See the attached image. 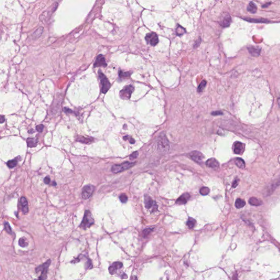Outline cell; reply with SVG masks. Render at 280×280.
I'll list each match as a JSON object with an SVG mask.
<instances>
[{
	"label": "cell",
	"mask_w": 280,
	"mask_h": 280,
	"mask_svg": "<svg viewBox=\"0 0 280 280\" xmlns=\"http://www.w3.org/2000/svg\"><path fill=\"white\" fill-rule=\"evenodd\" d=\"M145 39L147 43L150 44L152 46H156L159 42L158 35L154 32H150L147 34Z\"/></svg>",
	"instance_id": "obj_6"
},
{
	"label": "cell",
	"mask_w": 280,
	"mask_h": 280,
	"mask_svg": "<svg viewBox=\"0 0 280 280\" xmlns=\"http://www.w3.org/2000/svg\"><path fill=\"white\" fill-rule=\"evenodd\" d=\"M158 146V148L163 152H165L169 149V144H168L167 139L165 136L160 137L159 139Z\"/></svg>",
	"instance_id": "obj_8"
},
{
	"label": "cell",
	"mask_w": 280,
	"mask_h": 280,
	"mask_svg": "<svg viewBox=\"0 0 280 280\" xmlns=\"http://www.w3.org/2000/svg\"><path fill=\"white\" fill-rule=\"evenodd\" d=\"M212 115H221L223 114V113H222L221 111H215V112H212Z\"/></svg>",
	"instance_id": "obj_42"
},
{
	"label": "cell",
	"mask_w": 280,
	"mask_h": 280,
	"mask_svg": "<svg viewBox=\"0 0 280 280\" xmlns=\"http://www.w3.org/2000/svg\"><path fill=\"white\" fill-rule=\"evenodd\" d=\"M119 199L123 203H126L128 201V197L125 194H122L119 197Z\"/></svg>",
	"instance_id": "obj_36"
},
{
	"label": "cell",
	"mask_w": 280,
	"mask_h": 280,
	"mask_svg": "<svg viewBox=\"0 0 280 280\" xmlns=\"http://www.w3.org/2000/svg\"><path fill=\"white\" fill-rule=\"evenodd\" d=\"M51 263L50 260H47L46 263L44 264L38 266V267L36 269V273H38L39 271H41V276L39 277V279L40 280H45L47 277V273H48V269L49 266Z\"/></svg>",
	"instance_id": "obj_4"
},
{
	"label": "cell",
	"mask_w": 280,
	"mask_h": 280,
	"mask_svg": "<svg viewBox=\"0 0 280 280\" xmlns=\"http://www.w3.org/2000/svg\"><path fill=\"white\" fill-rule=\"evenodd\" d=\"M190 157L192 160L197 163H201L203 159V155L199 151H193L190 153Z\"/></svg>",
	"instance_id": "obj_10"
},
{
	"label": "cell",
	"mask_w": 280,
	"mask_h": 280,
	"mask_svg": "<svg viewBox=\"0 0 280 280\" xmlns=\"http://www.w3.org/2000/svg\"><path fill=\"white\" fill-rule=\"evenodd\" d=\"M247 11L251 13H255L257 11V7L256 4L253 2H250L247 6Z\"/></svg>",
	"instance_id": "obj_22"
},
{
	"label": "cell",
	"mask_w": 280,
	"mask_h": 280,
	"mask_svg": "<svg viewBox=\"0 0 280 280\" xmlns=\"http://www.w3.org/2000/svg\"><path fill=\"white\" fill-rule=\"evenodd\" d=\"M95 187L92 185H87L84 186L82 190V198L84 200H87L89 198L94 192Z\"/></svg>",
	"instance_id": "obj_7"
},
{
	"label": "cell",
	"mask_w": 280,
	"mask_h": 280,
	"mask_svg": "<svg viewBox=\"0 0 280 280\" xmlns=\"http://www.w3.org/2000/svg\"><path fill=\"white\" fill-rule=\"evenodd\" d=\"M248 50L252 56H258L260 52V49L257 48L256 47H251L248 48Z\"/></svg>",
	"instance_id": "obj_18"
},
{
	"label": "cell",
	"mask_w": 280,
	"mask_h": 280,
	"mask_svg": "<svg viewBox=\"0 0 280 280\" xmlns=\"http://www.w3.org/2000/svg\"><path fill=\"white\" fill-rule=\"evenodd\" d=\"M270 3H266V4H266V5H264V6H262V7H268V6H269V5H270Z\"/></svg>",
	"instance_id": "obj_47"
},
{
	"label": "cell",
	"mask_w": 280,
	"mask_h": 280,
	"mask_svg": "<svg viewBox=\"0 0 280 280\" xmlns=\"http://www.w3.org/2000/svg\"><path fill=\"white\" fill-rule=\"evenodd\" d=\"M138 155H139V153L137 152H134L133 153H132L130 156V160H134V159H135L137 157H138Z\"/></svg>",
	"instance_id": "obj_37"
},
{
	"label": "cell",
	"mask_w": 280,
	"mask_h": 280,
	"mask_svg": "<svg viewBox=\"0 0 280 280\" xmlns=\"http://www.w3.org/2000/svg\"><path fill=\"white\" fill-rule=\"evenodd\" d=\"M155 203H156L149 196H148V195H146L145 197V206L147 208L149 209V208L153 207L154 205H156Z\"/></svg>",
	"instance_id": "obj_15"
},
{
	"label": "cell",
	"mask_w": 280,
	"mask_h": 280,
	"mask_svg": "<svg viewBox=\"0 0 280 280\" xmlns=\"http://www.w3.org/2000/svg\"><path fill=\"white\" fill-rule=\"evenodd\" d=\"M185 32V30L180 25L177 26L176 29V33L178 36H181Z\"/></svg>",
	"instance_id": "obj_25"
},
{
	"label": "cell",
	"mask_w": 280,
	"mask_h": 280,
	"mask_svg": "<svg viewBox=\"0 0 280 280\" xmlns=\"http://www.w3.org/2000/svg\"><path fill=\"white\" fill-rule=\"evenodd\" d=\"M210 193V189L208 187L206 186H203L202 187L200 190V193L202 195H207Z\"/></svg>",
	"instance_id": "obj_30"
},
{
	"label": "cell",
	"mask_w": 280,
	"mask_h": 280,
	"mask_svg": "<svg viewBox=\"0 0 280 280\" xmlns=\"http://www.w3.org/2000/svg\"><path fill=\"white\" fill-rule=\"evenodd\" d=\"M245 149V145L240 142H236L234 145V151L235 154H240Z\"/></svg>",
	"instance_id": "obj_12"
},
{
	"label": "cell",
	"mask_w": 280,
	"mask_h": 280,
	"mask_svg": "<svg viewBox=\"0 0 280 280\" xmlns=\"http://www.w3.org/2000/svg\"><path fill=\"white\" fill-rule=\"evenodd\" d=\"M152 232V229H151L150 228H148V229H145L144 231H143V234L145 235V236H147V235Z\"/></svg>",
	"instance_id": "obj_40"
},
{
	"label": "cell",
	"mask_w": 280,
	"mask_h": 280,
	"mask_svg": "<svg viewBox=\"0 0 280 280\" xmlns=\"http://www.w3.org/2000/svg\"><path fill=\"white\" fill-rule=\"evenodd\" d=\"M131 75V73L130 72H123L122 71H119V75L121 78H124V77H130Z\"/></svg>",
	"instance_id": "obj_33"
},
{
	"label": "cell",
	"mask_w": 280,
	"mask_h": 280,
	"mask_svg": "<svg viewBox=\"0 0 280 280\" xmlns=\"http://www.w3.org/2000/svg\"><path fill=\"white\" fill-rule=\"evenodd\" d=\"M249 203L252 206H259L262 204V201L260 200L259 199L253 197L250 198V199L249 200Z\"/></svg>",
	"instance_id": "obj_20"
},
{
	"label": "cell",
	"mask_w": 280,
	"mask_h": 280,
	"mask_svg": "<svg viewBox=\"0 0 280 280\" xmlns=\"http://www.w3.org/2000/svg\"><path fill=\"white\" fill-rule=\"evenodd\" d=\"M50 182V179L49 176H46L44 179V182L45 184H49Z\"/></svg>",
	"instance_id": "obj_41"
},
{
	"label": "cell",
	"mask_w": 280,
	"mask_h": 280,
	"mask_svg": "<svg viewBox=\"0 0 280 280\" xmlns=\"http://www.w3.org/2000/svg\"><path fill=\"white\" fill-rule=\"evenodd\" d=\"M77 141L80 142H82V143H83L89 144V143H90L91 142H92L93 139L91 138V137H88L87 138V137H83V136H79L77 139Z\"/></svg>",
	"instance_id": "obj_19"
},
{
	"label": "cell",
	"mask_w": 280,
	"mask_h": 280,
	"mask_svg": "<svg viewBox=\"0 0 280 280\" xmlns=\"http://www.w3.org/2000/svg\"><path fill=\"white\" fill-rule=\"evenodd\" d=\"M190 198V195L188 193H185L181 196L179 199H177L176 201V203L179 205H182V204H185L187 202L188 199Z\"/></svg>",
	"instance_id": "obj_16"
},
{
	"label": "cell",
	"mask_w": 280,
	"mask_h": 280,
	"mask_svg": "<svg viewBox=\"0 0 280 280\" xmlns=\"http://www.w3.org/2000/svg\"><path fill=\"white\" fill-rule=\"evenodd\" d=\"M43 28L42 27H41L39 28V29H38L36 31L33 33V34L32 35H33V38H38L39 37L41 36V35H42V32H43Z\"/></svg>",
	"instance_id": "obj_27"
},
{
	"label": "cell",
	"mask_w": 280,
	"mask_h": 280,
	"mask_svg": "<svg viewBox=\"0 0 280 280\" xmlns=\"http://www.w3.org/2000/svg\"><path fill=\"white\" fill-rule=\"evenodd\" d=\"M4 229H5V230L6 231V232L9 234H12L13 232H12V230L10 224H9L8 222H6L5 223H4Z\"/></svg>",
	"instance_id": "obj_35"
},
{
	"label": "cell",
	"mask_w": 280,
	"mask_h": 280,
	"mask_svg": "<svg viewBox=\"0 0 280 280\" xmlns=\"http://www.w3.org/2000/svg\"><path fill=\"white\" fill-rule=\"evenodd\" d=\"M278 105H279V106L280 107V98H278Z\"/></svg>",
	"instance_id": "obj_48"
},
{
	"label": "cell",
	"mask_w": 280,
	"mask_h": 280,
	"mask_svg": "<svg viewBox=\"0 0 280 280\" xmlns=\"http://www.w3.org/2000/svg\"><path fill=\"white\" fill-rule=\"evenodd\" d=\"M235 164H236V165L238 167L242 168V169L245 167V162L243 161V159L240 158H237L235 159Z\"/></svg>",
	"instance_id": "obj_23"
},
{
	"label": "cell",
	"mask_w": 280,
	"mask_h": 280,
	"mask_svg": "<svg viewBox=\"0 0 280 280\" xmlns=\"http://www.w3.org/2000/svg\"><path fill=\"white\" fill-rule=\"evenodd\" d=\"M238 183H239V180H238L237 179H236V180H235L234 181V182H233V187H234V188L236 187V186L237 185Z\"/></svg>",
	"instance_id": "obj_44"
},
{
	"label": "cell",
	"mask_w": 280,
	"mask_h": 280,
	"mask_svg": "<svg viewBox=\"0 0 280 280\" xmlns=\"http://www.w3.org/2000/svg\"><path fill=\"white\" fill-rule=\"evenodd\" d=\"M20 202L21 206V210L24 214H26L28 212L29 208H28V203L27 199H26L25 197H21L20 200Z\"/></svg>",
	"instance_id": "obj_14"
},
{
	"label": "cell",
	"mask_w": 280,
	"mask_h": 280,
	"mask_svg": "<svg viewBox=\"0 0 280 280\" xmlns=\"http://www.w3.org/2000/svg\"><path fill=\"white\" fill-rule=\"evenodd\" d=\"M94 223V220L90 211L87 210L84 213L83 220L80 225V227L83 229H86L90 228Z\"/></svg>",
	"instance_id": "obj_1"
},
{
	"label": "cell",
	"mask_w": 280,
	"mask_h": 280,
	"mask_svg": "<svg viewBox=\"0 0 280 280\" xmlns=\"http://www.w3.org/2000/svg\"><path fill=\"white\" fill-rule=\"evenodd\" d=\"M19 245H20V246L22 247H26L28 245V242L27 241V240H26V238L25 237L20 238L19 240Z\"/></svg>",
	"instance_id": "obj_28"
},
{
	"label": "cell",
	"mask_w": 280,
	"mask_h": 280,
	"mask_svg": "<svg viewBox=\"0 0 280 280\" xmlns=\"http://www.w3.org/2000/svg\"><path fill=\"white\" fill-rule=\"evenodd\" d=\"M134 90V88L131 85H128L124 87L123 89L120 91L119 96L123 100H129L130 99L132 92Z\"/></svg>",
	"instance_id": "obj_5"
},
{
	"label": "cell",
	"mask_w": 280,
	"mask_h": 280,
	"mask_svg": "<svg viewBox=\"0 0 280 280\" xmlns=\"http://www.w3.org/2000/svg\"><path fill=\"white\" fill-rule=\"evenodd\" d=\"M206 165L208 167H211L216 169L219 167V163L215 158L209 159L206 161Z\"/></svg>",
	"instance_id": "obj_13"
},
{
	"label": "cell",
	"mask_w": 280,
	"mask_h": 280,
	"mask_svg": "<svg viewBox=\"0 0 280 280\" xmlns=\"http://www.w3.org/2000/svg\"><path fill=\"white\" fill-rule=\"evenodd\" d=\"M92 264H91V262L90 261V260L89 259L88 261H87V263L86 264V268L87 269H90L92 268Z\"/></svg>",
	"instance_id": "obj_38"
},
{
	"label": "cell",
	"mask_w": 280,
	"mask_h": 280,
	"mask_svg": "<svg viewBox=\"0 0 280 280\" xmlns=\"http://www.w3.org/2000/svg\"><path fill=\"white\" fill-rule=\"evenodd\" d=\"M231 21H232V19H231L230 16L228 14H226L225 15V16H224L223 19H222L221 25L223 27H228V26L230 25Z\"/></svg>",
	"instance_id": "obj_17"
},
{
	"label": "cell",
	"mask_w": 280,
	"mask_h": 280,
	"mask_svg": "<svg viewBox=\"0 0 280 280\" xmlns=\"http://www.w3.org/2000/svg\"><path fill=\"white\" fill-rule=\"evenodd\" d=\"M28 146L29 147H34L37 146L38 143L37 139L35 138H28L27 139Z\"/></svg>",
	"instance_id": "obj_21"
},
{
	"label": "cell",
	"mask_w": 280,
	"mask_h": 280,
	"mask_svg": "<svg viewBox=\"0 0 280 280\" xmlns=\"http://www.w3.org/2000/svg\"><path fill=\"white\" fill-rule=\"evenodd\" d=\"M123 264L121 262H114L109 267V272L111 275H113L117 273V270L122 268Z\"/></svg>",
	"instance_id": "obj_11"
},
{
	"label": "cell",
	"mask_w": 280,
	"mask_h": 280,
	"mask_svg": "<svg viewBox=\"0 0 280 280\" xmlns=\"http://www.w3.org/2000/svg\"><path fill=\"white\" fill-rule=\"evenodd\" d=\"M250 22H253V23H268V21L265 19H245Z\"/></svg>",
	"instance_id": "obj_34"
},
{
	"label": "cell",
	"mask_w": 280,
	"mask_h": 280,
	"mask_svg": "<svg viewBox=\"0 0 280 280\" xmlns=\"http://www.w3.org/2000/svg\"><path fill=\"white\" fill-rule=\"evenodd\" d=\"M195 223H196V221H195V220L193 218H189V219H188V221L187 222H186V225H187V226H188V227L190 229L193 228L195 224Z\"/></svg>",
	"instance_id": "obj_26"
},
{
	"label": "cell",
	"mask_w": 280,
	"mask_h": 280,
	"mask_svg": "<svg viewBox=\"0 0 280 280\" xmlns=\"http://www.w3.org/2000/svg\"><path fill=\"white\" fill-rule=\"evenodd\" d=\"M279 185H280V178H279L278 179H277V180H276V182H274V183H273V184L272 186H271V188H270V190H269V192H270V193H272V192H271V190H272V191H274V189H275V188H276L277 187V186H278Z\"/></svg>",
	"instance_id": "obj_31"
},
{
	"label": "cell",
	"mask_w": 280,
	"mask_h": 280,
	"mask_svg": "<svg viewBox=\"0 0 280 280\" xmlns=\"http://www.w3.org/2000/svg\"><path fill=\"white\" fill-rule=\"evenodd\" d=\"M246 205L245 201L241 199H238L235 202V206L237 208H242Z\"/></svg>",
	"instance_id": "obj_24"
},
{
	"label": "cell",
	"mask_w": 280,
	"mask_h": 280,
	"mask_svg": "<svg viewBox=\"0 0 280 280\" xmlns=\"http://www.w3.org/2000/svg\"><path fill=\"white\" fill-rule=\"evenodd\" d=\"M98 74L101 84V92L103 94H106L109 89L111 87V83L107 78L106 77V75L101 70L99 71Z\"/></svg>",
	"instance_id": "obj_2"
},
{
	"label": "cell",
	"mask_w": 280,
	"mask_h": 280,
	"mask_svg": "<svg viewBox=\"0 0 280 280\" xmlns=\"http://www.w3.org/2000/svg\"><path fill=\"white\" fill-rule=\"evenodd\" d=\"M135 163H130L127 162L121 164L114 165L111 168V171L114 174H117V173L121 172L131 168L135 165Z\"/></svg>",
	"instance_id": "obj_3"
},
{
	"label": "cell",
	"mask_w": 280,
	"mask_h": 280,
	"mask_svg": "<svg viewBox=\"0 0 280 280\" xmlns=\"http://www.w3.org/2000/svg\"><path fill=\"white\" fill-rule=\"evenodd\" d=\"M206 85V82L205 81H202L201 83L200 84L199 86H198V92H202L203 90L204 89V88H205Z\"/></svg>",
	"instance_id": "obj_32"
},
{
	"label": "cell",
	"mask_w": 280,
	"mask_h": 280,
	"mask_svg": "<svg viewBox=\"0 0 280 280\" xmlns=\"http://www.w3.org/2000/svg\"><path fill=\"white\" fill-rule=\"evenodd\" d=\"M130 142L131 143H135V140L133 139H132V138H130Z\"/></svg>",
	"instance_id": "obj_46"
},
{
	"label": "cell",
	"mask_w": 280,
	"mask_h": 280,
	"mask_svg": "<svg viewBox=\"0 0 280 280\" xmlns=\"http://www.w3.org/2000/svg\"><path fill=\"white\" fill-rule=\"evenodd\" d=\"M107 64L105 57L102 55L100 54L96 57V59L95 60V63L94 64V67H106Z\"/></svg>",
	"instance_id": "obj_9"
},
{
	"label": "cell",
	"mask_w": 280,
	"mask_h": 280,
	"mask_svg": "<svg viewBox=\"0 0 280 280\" xmlns=\"http://www.w3.org/2000/svg\"><path fill=\"white\" fill-rule=\"evenodd\" d=\"M35 280H40V279H35Z\"/></svg>",
	"instance_id": "obj_49"
},
{
	"label": "cell",
	"mask_w": 280,
	"mask_h": 280,
	"mask_svg": "<svg viewBox=\"0 0 280 280\" xmlns=\"http://www.w3.org/2000/svg\"><path fill=\"white\" fill-rule=\"evenodd\" d=\"M4 121H5V118H4V117L3 116V115H1V123H3Z\"/></svg>",
	"instance_id": "obj_45"
},
{
	"label": "cell",
	"mask_w": 280,
	"mask_h": 280,
	"mask_svg": "<svg viewBox=\"0 0 280 280\" xmlns=\"http://www.w3.org/2000/svg\"><path fill=\"white\" fill-rule=\"evenodd\" d=\"M64 112H65V113H72V111L71 110V109H69V108H67V107H64Z\"/></svg>",
	"instance_id": "obj_43"
},
{
	"label": "cell",
	"mask_w": 280,
	"mask_h": 280,
	"mask_svg": "<svg viewBox=\"0 0 280 280\" xmlns=\"http://www.w3.org/2000/svg\"><path fill=\"white\" fill-rule=\"evenodd\" d=\"M43 129H44V125H42V124H40V125L36 126V130L38 132H42L43 130Z\"/></svg>",
	"instance_id": "obj_39"
},
{
	"label": "cell",
	"mask_w": 280,
	"mask_h": 280,
	"mask_svg": "<svg viewBox=\"0 0 280 280\" xmlns=\"http://www.w3.org/2000/svg\"><path fill=\"white\" fill-rule=\"evenodd\" d=\"M17 164H18V161L16 160L13 159V160H11L8 161L7 163V165L10 168H12L15 167L17 165Z\"/></svg>",
	"instance_id": "obj_29"
}]
</instances>
